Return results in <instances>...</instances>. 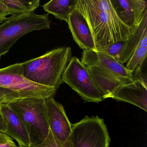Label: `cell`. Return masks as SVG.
Here are the masks:
<instances>
[{"instance_id": "1", "label": "cell", "mask_w": 147, "mask_h": 147, "mask_svg": "<svg viewBox=\"0 0 147 147\" xmlns=\"http://www.w3.org/2000/svg\"><path fill=\"white\" fill-rule=\"evenodd\" d=\"M76 9L87 23L96 49L126 41L134 33L119 18L111 0H76Z\"/></svg>"}, {"instance_id": "2", "label": "cell", "mask_w": 147, "mask_h": 147, "mask_svg": "<svg viewBox=\"0 0 147 147\" xmlns=\"http://www.w3.org/2000/svg\"><path fill=\"white\" fill-rule=\"evenodd\" d=\"M70 47H59L22 63L24 76L30 81L58 89L62 75L72 58Z\"/></svg>"}, {"instance_id": "3", "label": "cell", "mask_w": 147, "mask_h": 147, "mask_svg": "<svg viewBox=\"0 0 147 147\" xmlns=\"http://www.w3.org/2000/svg\"><path fill=\"white\" fill-rule=\"evenodd\" d=\"M19 117L29 134L30 146L42 143L49 132L45 99H20L7 104Z\"/></svg>"}, {"instance_id": "4", "label": "cell", "mask_w": 147, "mask_h": 147, "mask_svg": "<svg viewBox=\"0 0 147 147\" xmlns=\"http://www.w3.org/2000/svg\"><path fill=\"white\" fill-rule=\"evenodd\" d=\"M50 24L48 13L32 12L8 18L0 25V59L23 36L34 31L49 29Z\"/></svg>"}, {"instance_id": "5", "label": "cell", "mask_w": 147, "mask_h": 147, "mask_svg": "<svg viewBox=\"0 0 147 147\" xmlns=\"http://www.w3.org/2000/svg\"><path fill=\"white\" fill-rule=\"evenodd\" d=\"M111 138L103 119L86 116L72 124L67 147H109Z\"/></svg>"}, {"instance_id": "6", "label": "cell", "mask_w": 147, "mask_h": 147, "mask_svg": "<svg viewBox=\"0 0 147 147\" xmlns=\"http://www.w3.org/2000/svg\"><path fill=\"white\" fill-rule=\"evenodd\" d=\"M0 87L16 92L23 98H54L57 89L38 85L23 75L22 63H16L0 69Z\"/></svg>"}, {"instance_id": "7", "label": "cell", "mask_w": 147, "mask_h": 147, "mask_svg": "<svg viewBox=\"0 0 147 147\" xmlns=\"http://www.w3.org/2000/svg\"><path fill=\"white\" fill-rule=\"evenodd\" d=\"M63 82L68 85L86 102L103 101L87 67L76 57H73L62 75Z\"/></svg>"}, {"instance_id": "8", "label": "cell", "mask_w": 147, "mask_h": 147, "mask_svg": "<svg viewBox=\"0 0 147 147\" xmlns=\"http://www.w3.org/2000/svg\"><path fill=\"white\" fill-rule=\"evenodd\" d=\"M46 113L49 129L60 147H67L72 130L69 122L61 104L54 98L45 99Z\"/></svg>"}, {"instance_id": "9", "label": "cell", "mask_w": 147, "mask_h": 147, "mask_svg": "<svg viewBox=\"0 0 147 147\" xmlns=\"http://www.w3.org/2000/svg\"><path fill=\"white\" fill-rule=\"evenodd\" d=\"M81 61L86 66L94 65L100 67L115 76L123 84H130L134 82L131 72L114 57L104 52L84 50Z\"/></svg>"}, {"instance_id": "10", "label": "cell", "mask_w": 147, "mask_h": 147, "mask_svg": "<svg viewBox=\"0 0 147 147\" xmlns=\"http://www.w3.org/2000/svg\"><path fill=\"white\" fill-rule=\"evenodd\" d=\"M111 1L119 19L135 32L147 10V1L113 0Z\"/></svg>"}, {"instance_id": "11", "label": "cell", "mask_w": 147, "mask_h": 147, "mask_svg": "<svg viewBox=\"0 0 147 147\" xmlns=\"http://www.w3.org/2000/svg\"><path fill=\"white\" fill-rule=\"evenodd\" d=\"M107 98L128 102L147 112V83L141 80H135L130 84L120 85Z\"/></svg>"}, {"instance_id": "12", "label": "cell", "mask_w": 147, "mask_h": 147, "mask_svg": "<svg viewBox=\"0 0 147 147\" xmlns=\"http://www.w3.org/2000/svg\"><path fill=\"white\" fill-rule=\"evenodd\" d=\"M67 24L74 40L81 49L95 50L96 47L90 28L77 9L70 13Z\"/></svg>"}, {"instance_id": "13", "label": "cell", "mask_w": 147, "mask_h": 147, "mask_svg": "<svg viewBox=\"0 0 147 147\" xmlns=\"http://www.w3.org/2000/svg\"><path fill=\"white\" fill-rule=\"evenodd\" d=\"M6 127L5 134L16 140L20 147H29L30 140L25 126L15 112L7 104L0 107Z\"/></svg>"}, {"instance_id": "14", "label": "cell", "mask_w": 147, "mask_h": 147, "mask_svg": "<svg viewBox=\"0 0 147 147\" xmlns=\"http://www.w3.org/2000/svg\"><path fill=\"white\" fill-rule=\"evenodd\" d=\"M93 81L103 99L108 96L123 83L115 76L96 65L86 66Z\"/></svg>"}, {"instance_id": "15", "label": "cell", "mask_w": 147, "mask_h": 147, "mask_svg": "<svg viewBox=\"0 0 147 147\" xmlns=\"http://www.w3.org/2000/svg\"><path fill=\"white\" fill-rule=\"evenodd\" d=\"M40 2L39 0H0V7L6 16H19L34 12L39 7Z\"/></svg>"}, {"instance_id": "16", "label": "cell", "mask_w": 147, "mask_h": 147, "mask_svg": "<svg viewBox=\"0 0 147 147\" xmlns=\"http://www.w3.org/2000/svg\"><path fill=\"white\" fill-rule=\"evenodd\" d=\"M147 33V10L144 12L143 18L132 36L125 41L120 55L121 63H126L140 43L143 37Z\"/></svg>"}, {"instance_id": "17", "label": "cell", "mask_w": 147, "mask_h": 147, "mask_svg": "<svg viewBox=\"0 0 147 147\" xmlns=\"http://www.w3.org/2000/svg\"><path fill=\"white\" fill-rule=\"evenodd\" d=\"M76 0H52L43 5L48 14L67 23L70 13L76 9Z\"/></svg>"}, {"instance_id": "18", "label": "cell", "mask_w": 147, "mask_h": 147, "mask_svg": "<svg viewBox=\"0 0 147 147\" xmlns=\"http://www.w3.org/2000/svg\"><path fill=\"white\" fill-rule=\"evenodd\" d=\"M147 53V33L144 34L140 43L126 63L125 67L132 72L146 60Z\"/></svg>"}, {"instance_id": "19", "label": "cell", "mask_w": 147, "mask_h": 147, "mask_svg": "<svg viewBox=\"0 0 147 147\" xmlns=\"http://www.w3.org/2000/svg\"><path fill=\"white\" fill-rule=\"evenodd\" d=\"M125 41H118L105 47L96 49L95 51L108 54L114 57L119 62L122 63L120 60V55Z\"/></svg>"}, {"instance_id": "20", "label": "cell", "mask_w": 147, "mask_h": 147, "mask_svg": "<svg viewBox=\"0 0 147 147\" xmlns=\"http://www.w3.org/2000/svg\"><path fill=\"white\" fill-rule=\"evenodd\" d=\"M23 98L21 95L16 92L0 87V107L2 104H7L16 100Z\"/></svg>"}, {"instance_id": "21", "label": "cell", "mask_w": 147, "mask_h": 147, "mask_svg": "<svg viewBox=\"0 0 147 147\" xmlns=\"http://www.w3.org/2000/svg\"><path fill=\"white\" fill-rule=\"evenodd\" d=\"M0 147H18V146L8 135L0 132Z\"/></svg>"}, {"instance_id": "22", "label": "cell", "mask_w": 147, "mask_h": 147, "mask_svg": "<svg viewBox=\"0 0 147 147\" xmlns=\"http://www.w3.org/2000/svg\"><path fill=\"white\" fill-rule=\"evenodd\" d=\"M29 147H60L56 142L55 141V138L53 137V135L49 130V135L45 140L40 144L35 146H30Z\"/></svg>"}, {"instance_id": "23", "label": "cell", "mask_w": 147, "mask_h": 147, "mask_svg": "<svg viewBox=\"0 0 147 147\" xmlns=\"http://www.w3.org/2000/svg\"><path fill=\"white\" fill-rule=\"evenodd\" d=\"M6 127L2 114L0 111V132L5 133Z\"/></svg>"}, {"instance_id": "24", "label": "cell", "mask_w": 147, "mask_h": 147, "mask_svg": "<svg viewBox=\"0 0 147 147\" xmlns=\"http://www.w3.org/2000/svg\"><path fill=\"white\" fill-rule=\"evenodd\" d=\"M8 18L4 14L3 11L1 10V7H0V24H2L4 21H5Z\"/></svg>"}, {"instance_id": "25", "label": "cell", "mask_w": 147, "mask_h": 147, "mask_svg": "<svg viewBox=\"0 0 147 147\" xmlns=\"http://www.w3.org/2000/svg\"></svg>"}]
</instances>
